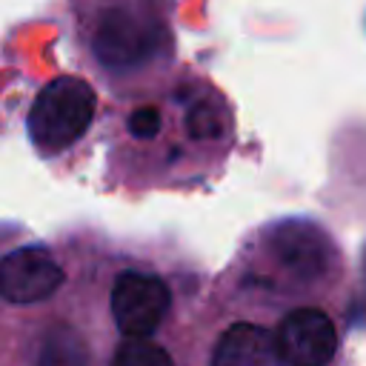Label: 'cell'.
Instances as JSON below:
<instances>
[{"label":"cell","instance_id":"cell-1","mask_svg":"<svg viewBox=\"0 0 366 366\" xmlns=\"http://www.w3.org/2000/svg\"><path fill=\"white\" fill-rule=\"evenodd\" d=\"M177 0H69L80 60L112 89L166 74L174 63Z\"/></svg>","mask_w":366,"mask_h":366},{"label":"cell","instance_id":"cell-2","mask_svg":"<svg viewBox=\"0 0 366 366\" xmlns=\"http://www.w3.org/2000/svg\"><path fill=\"white\" fill-rule=\"evenodd\" d=\"M97 112V92L89 80L77 74H57L40 86L34 94L29 114H26V132L31 146L54 157L74 146L92 126Z\"/></svg>","mask_w":366,"mask_h":366},{"label":"cell","instance_id":"cell-3","mask_svg":"<svg viewBox=\"0 0 366 366\" xmlns=\"http://www.w3.org/2000/svg\"><path fill=\"white\" fill-rule=\"evenodd\" d=\"M269 257L297 286H317L335 263V243L323 226L292 217L269 229Z\"/></svg>","mask_w":366,"mask_h":366},{"label":"cell","instance_id":"cell-4","mask_svg":"<svg viewBox=\"0 0 366 366\" xmlns=\"http://www.w3.org/2000/svg\"><path fill=\"white\" fill-rule=\"evenodd\" d=\"M172 309L169 286L152 272H123L112 286V317L120 335L149 337Z\"/></svg>","mask_w":366,"mask_h":366},{"label":"cell","instance_id":"cell-5","mask_svg":"<svg viewBox=\"0 0 366 366\" xmlns=\"http://www.w3.org/2000/svg\"><path fill=\"white\" fill-rule=\"evenodd\" d=\"M277 349L283 366H329L337 352V326L326 312L300 306L280 320Z\"/></svg>","mask_w":366,"mask_h":366},{"label":"cell","instance_id":"cell-6","mask_svg":"<svg viewBox=\"0 0 366 366\" xmlns=\"http://www.w3.org/2000/svg\"><path fill=\"white\" fill-rule=\"evenodd\" d=\"M63 283V269L43 246L6 252L0 263V292L9 303H37L51 297Z\"/></svg>","mask_w":366,"mask_h":366},{"label":"cell","instance_id":"cell-7","mask_svg":"<svg viewBox=\"0 0 366 366\" xmlns=\"http://www.w3.org/2000/svg\"><path fill=\"white\" fill-rule=\"evenodd\" d=\"M209 366H283L277 335L257 323L237 320L217 337Z\"/></svg>","mask_w":366,"mask_h":366},{"label":"cell","instance_id":"cell-8","mask_svg":"<svg viewBox=\"0 0 366 366\" xmlns=\"http://www.w3.org/2000/svg\"><path fill=\"white\" fill-rule=\"evenodd\" d=\"M34 366H92L86 340L66 323H54L37 343Z\"/></svg>","mask_w":366,"mask_h":366},{"label":"cell","instance_id":"cell-9","mask_svg":"<svg viewBox=\"0 0 366 366\" xmlns=\"http://www.w3.org/2000/svg\"><path fill=\"white\" fill-rule=\"evenodd\" d=\"M109 366H174V363L160 343H152L146 337H129L114 349Z\"/></svg>","mask_w":366,"mask_h":366},{"label":"cell","instance_id":"cell-10","mask_svg":"<svg viewBox=\"0 0 366 366\" xmlns=\"http://www.w3.org/2000/svg\"><path fill=\"white\" fill-rule=\"evenodd\" d=\"M126 129L134 140H154L163 129V109L157 103H140L126 114Z\"/></svg>","mask_w":366,"mask_h":366},{"label":"cell","instance_id":"cell-11","mask_svg":"<svg viewBox=\"0 0 366 366\" xmlns=\"http://www.w3.org/2000/svg\"><path fill=\"white\" fill-rule=\"evenodd\" d=\"M363 283H366V254H363Z\"/></svg>","mask_w":366,"mask_h":366}]
</instances>
